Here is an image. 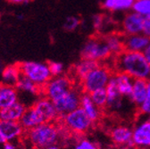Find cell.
Listing matches in <instances>:
<instances>
[{
  "label": "cell",
  "instance_id": "cell-37",
  "mask_svg": "<svg viewBox=\"0 0 150 149\" xmlns=\"http://www.w3.org/2000/svg\"><path fill=\"white\" fill-rule=\"evenodd\" d=\"M45 149H60L58 146H56V145H50V146H47V147H46Z\"/></svg>",
  "mask_w": 150,
  "mask_h": 149
},
{
  "label": "cell",
  "instance_id": "cell-6",
  "mask_svg": "<svg viewBox=\"0 0 150 149\" xmlns=\"http://www.w3.org/2000/svg\"><path fill=\"white\" fill-rule=\"evenodd\" d=\"M66 129L76 135H84L93 127V121L85 113V111L79 107L64 117L60 118Z\"/></svg>",
  "mask_w": 150,
  "mask_h": 149
},
{
  "label": "cell",
  "instance_id": "cell-2",
  "mask_svg": "<svg viewBox=\"0 0 150 149\" xmlns=\"http://www.w3.org/2000/svg\"><path fill=\"white\" fill-rule=\"evenodd\" d=\"M30 143L37 149H45L59 140V129L53 122H45L27 130Z\"/></svg>",
  "mask_w": 150,
  "mask_h": 149
},
{
  "label": "cell",
  "instance_id": "cell-23",
  "mask_svg": "<svg viewBox=\"0 0 150 149\" xmlns=\"http://www.w3.org/2000/svg\"><path fill=\"white\" fill-rule=\"evenodd\" d=\"M21 70L19 64H10L3 68L1 72V82L10 85L15 86L19 78L21 76Z\"/></svg>",
  "mask_w": 150,
  "mask_h": 149
},
{
  "label": "cell",
  "instance_id": "cell-10",
  "mask_svg": "<svg viewBox=\"0 0 150 149\" xmlns=\"http://www.w3.org/2000/svg\"><path fill=\"white\" fill-rule=\"evenodd\" d=\"M109 137L116 146L132 145L133 129L124 124L115 125L109 129Z\"/></svg>",
  "mask_w": 150,
  "mask_h": 149
},
{
  "label": "cell",
  "instance_id": "cell-30",
  "mask_svg": "<svg viewBox=\"0 0 150 149\" xmlns=\"http://www.w3.org/2000/svg\"><path fill=\"white\" fill-rule=\"evenodd\" d=\"M74 149H98V145L92 141L83 138L76 145Z\"/></svg>",
  "mask_w": 150,
  "mask_h": 149
},
{
  "label": "cell",
  "instance_id": "cell-27",
  "mask_svg": "<svg viewBox=\"0 0 150 149\" xmlns=\"http://www.w3.org/2000/svg\"><path fill=\"white\" fill-rule=\"evenodd\" d=\"M133 10L141 14L146 15L150 13V0H138L132 6Z\"/></svg>",
  "mask_w": 150,
  "mask_h": 149
},
{
  "label": "cell",
  "instance_id": "cell-18",
  "mask_svg": "<svg viewBox=\"0 0 150 149\" xmlns=\"http://www.w3.org/2000/svg\"><path fill=\"white\" fill-rule=\"evenodd\" d=\"M26 105L17 101L12 105L0 110V121H19L26 110Z\"/></svg>",
  "mask_w": 150,
  "mask_h": 149
},
{
  "label": "cell",
  "instance_id": "cell-14",
  "mask_svg": "<svg viewBox=\"0 0 150 149\" xmlns=\"http://www.w3.org/2000/svg\"><path fill=\"white\" fill-rule=\"evenodd\" d=\"M24 131L20 121H0V132L7 142L21 137Z\"/></svg>",
  "mask_w": 150,
  "mask_h": 149
},
{
  "label": "cell",
  "instance_id": "cell-22",
  "mask_svg": "<svg viewBox=\"0 0 150 149\" xmlns=\"http://www.w3.org/2000/svg\"><path fill=\"white\" fill-rule=\"evenodd\" d=\"M115 78L116 81V84L119 89L121 95L123 97H129L131 96L133 88V81L134 78L128 75L125 73H115Z\"/></svg>",
  "mask_w": 150,
  "mask_h": 149
},
{
  "label": "cell",
  "instance_id": "cell-34",
  "mask_svg": "<svg viewBox=\"0 0 150 149\" xmlns=\"http://www.w3.org/2000/svg\"><path fill=\"white\" fill-rule=\"evenodd\" d=\"M116 149H141V148H139V147L135 146L134 145H126L117 146Z\"/></svg>",
  "mask_w": 150,
  "mask_h": 149
},
{
  "label": "cell",
  "instance_id": "cell-36",
  "mask_svg": "<svg viewBox=\"0 0 150 149\" xmlns=\"http://www.w3.org/2000/svg\"><path fill=\"white\" fill-rule=\"evenodd\" d=\"M7 141L6 140V138H4V136L2 135V133L0 132V146H3Z\"/></svg>",
  "mask_w": 150,
  "mask_h": 149
},
{
  "label": "cell",
  "instance_id": "cell-11",
  "mask_svg": "<svg viewBox=\"0 0 150 149\" xmlns=\"http://www.w3.org/2000/svg\"><path fill=\"white\" fill-rule=\"evenodd\" d=\"M20 123L22 124L24 130H29L35 128L38 125L47 122L43 115L40 113L33 105L30 107H27L22 118L20 119Z\"/></svg>",
  "mask_w": 150,
  "mask_h": 149
},
{
  "label": "cell",
  "instance_id": "cell-38",
  "mask_svg": "<svg viewBox=\"0 0 150 149\" xmlns=\"http://www.w3.org/2000/svg\"><path fill=\"white\" fill-rule=\"evenodd\" d=\"M2 70H3V68L1 67V65H0V74H1V72H2Z\"/></svg>",
  "mask_w": 150,
  "mask_h": 149
},
{
  "label": "cell",
  "instance_id": "cell-29",
  "mask_svg": "<svg viewBox=\"0 0 150 149\" xmlns=\"http://www.w3.org/2000/svg\"><path fill=\"white\" fill-rule=\"evenodd\" d=\"M48 66L51 71V74L53 77L63 75L64 73V65L61 63L58 62H49Z\"/></svg>",
  "mask_w": 150,
  "mask_h": 149
},
{
  "label": "cell",
  "instance_id": "cell-15",
  "mask_svg": "<svg viewBox=\"0 0 150 149\" xmlns=\"http://www.w3.org/2000/svg\"><path fill=\"white\" fill-rule=\"evenodd\" d=\"M150 42V38L146 35L141 36L138 34L128 35L123 37V47L129 51H142L147 47Z\"/></svg>",
  "mask_w": 150,
  "mask_h": 149
},
{
  "label": "cell",
  "instance_id": "cell-3",
  "mask_svg": "<svg viewBox=\"0 0 150 149\" xmlns=\"http://www.w3.org/2000/svg\"><path fill=\"white\" fill-rule=\"evenodd\" d=\"M115 74L111 64L106 62H101L100 65L91 71L86 78L81 82L82 93L90 94L97 89L105 88L110 79Z\"/></svg>",
  "mask_w": 150,
  "mask_h": 149
},
{
  "label": "cell",
  "instance_id": "cell-16",
  "mask_svg": "<svg viewBox=\"0 0 150 149\" xmlns=\"http://www.w3.org/2000/svg\"><path fill=\"white\" fill-rule=\"evenodd\" d=\"M105 89L107 93V109L115 110L120 108L122 106V96L119 92L115 75L110 79L105 87Z\"/></svg>",
  "mask_w": 150,
  "mask_h": 149
},
{
  "label": "cell",
  "instance_id": "cell-5",
  "mask_svg": "<svg viewBox=\"0 0 150 149\" xmlns=\"http://www.w3.org/2000/svg\"><path fill=\"white\" fill-rule=\"evenodd\" d=\"M21 73L40 88H43L47 82L53 77L48 63L27 61L19 64Z\"/></svg>",
  "mask_w": 150,
  "mask_h": 149
},
{
  "label": "cell",
  "instance_id": "cell-12",
  "mask_svg": "<svg viewBox=\"0 0 150 149\" xmlns=\"http://www.w3.org/2000/svg\"><path fill=\"white\" fill-rule=\"evenodd\" d=\"M143 23L144 17L141 14L138 13H129L122 22V31L128 35L139 34L143 31Z\"/></svg>",
  "mask_w": 150,
  "mask_h": 149
},
{
  "label": "cell",
  "instance_id": "cell-31",
  "mask_svg": "<svg viewBox=\"0 0 150 149\" xmlns=\"http://www.w3.org/2000/svg\"><path fill=\"white\" fill-rule=\"evenodd\" d=\"M143 32L146 36L150 38V13L144 17L143 23Z\"/></svg>",
  "mask_w": 150,
  "mask_h": 149
},
{
  "label": "cell",
  "instance_id": "cell-20",
  "mask_svg": "<svg viewBox=\"0 0 150 149\" xmlns=\"http://www.w3.org/2000/svg\"><path fill=\"white\" fill-rule=\"evenodd\" d=\"M101 62L95 61V60H88V59H81V61L74 65L72 68V73L74 75L75 80L79 81V83L86 78L88 74L93 71L94 69L98 68L100 65Z\"/></svg>",
  "mask_w": 150,
  "mask_h": 149
},
{
  "label": "cell",
  "instance_id": "cell-35",
  "mask_svg": "<svg viewBox=\"0 0 150 149\" xmlns=\"http://www.w3.org/2000/svg\"><path fill=\"white\" fill-rule=\"evenodd\" d=\"M2 149H16V148H15V146H14L13 145H12L10 142H6V143L3 145Z\"/></svg>",
  "mask_w": 150,
  "mask_h": 149
},
{
  "label": "cell",
  "instance_id": "cell-28",
  "mask_svg": "<svg viewBox=\"0 0 150 149\" xmlns=\"http://www.w3.org/2000/svg\"><path fill=\"white\" fill-rule=\"evenodd\" d=\"M80 19L78 17H75V16H71V17H68L66 21L64 22V29L66 31H71L74 30L76 29L79 25H80Z\"/></svg>",
  "mask_w": 150,
  "mask_h": 149
},
{
  "label": "cell",
  "instance_id": "cell-19",
  "mask_svg": "<svg viewBox=\"0 0 150 149\" xmlns=\"http://www.w3.org/2000/svg\"><path fill=\"white\" fill-rule=\"evenodd\" d=\"M81 107L85 111V113L93 121V123H97L100 121L103 112L95 105L91 99L89 94L87 93H82L81 98Z\"/></svg>",
  "mask_w": 150,
  "mask_h": 149
},
{
  "label": "cell",
  "instance_id": "cell-17",
  "mask_svg": "<svg viewBox=\"0 0 150 149\" xmlns=\"http://www.w3.org/2000/svg\"><path fill=\"white\" fill-rule=\"evenodd\" d=\"M19 94L15 86L0 82V110L6 108L18 101Z\"/></svg>",
  "mask_w": 150,
  "mask_h": 149
},
{
  "label": "cell",
  "instance_id": "cell-4",
  "mask_svg": "<svg viewBox=\"0 0 150 149\" xmlns=\"http://www.w3.org/2000/svg\"><path fill=\"white\" fill-rule=\"evenodd\" d=\"M81 56V59L106 62L108 59L112 58V53L105 40L104 35L100 32H97L92 35L84 45Z\"/></svg>",
  "mask_w": 150,
  "mask_h": 149
},
{
  "label": "cell",
  "instance_id": "cell-7",
  "mask_svg": "<svg viewBox=\"0 0 150 149\" xmlns=\"http://www.w3.org/2000/svg\"><path fill=\"white\" fill-rule=\"evenodd\" d=\"M82 95L81 88L75 86L71 90L56 100L53 101L55 110L57 112L58 119L64 117L71 112L81 107V98Z\"/></svg>",
  "mask_w": 150,
  "mask_h": 149
},
{
  "label": "cell",
  "instance_id": "cell-8",
  "mask_svg": "<svg viewBox=\"0 0 150 149\" xmlns=\"http://www.w3.org/2000/svg\"><path fill=\"white\" fill-rule=\"evenodd\" d=\"M75 87L74 80L66 75L52 77L42 88V92L46 97L54 101L66 92Z\"/></svg>",
  "mask_w": 150,
  "mask_h": 149
},
{
  "label": "cell",
  "instance_id": "cell-13",
  "mask_svg": "<svg viewBox=\"0 0 150 149\" xmlns=\"http://www.w3.org/2000/svg\"><path fill=\"white\" fill-rule=\"evenodd\" d=\"M33 105L39 110V112L43 115L47 122H53L54 121H57V112L55 110L54 102L49 98L44 96L43 97L38 99L33 104Z\"/></svg>",
  "mask_w": 150,
  "mask_h": 149
},
{
  "label": "cell",
  "instance_id": "cell-32",
  "mask_svg": "<svg viewBox=\"0 0 150 149\" xmlns=\"http://www.w3.org/2000/svg\"><path fill=\"white\" fill-rule=\"evenodd\" d=\"M30 0H7V2L13 4V5H23V4H28Z\"/></svg>",
  "mask_w": 150,
  "mask_h": 149
},
{
  "label": "cell",
  "instance_id": "cell-25",
  "mask_svg": "<svg viewBox=\"0 0 150 149\" xmlns=\"http://www.w3.org/2000/svg\"><path fill=\"white\" fill-rule=\"evenodd\" d=\"M89 96L95 105L103 112V114H105V112L107 111V93L105 88L91 92Z\"/></svg>",
  "mask_w": 150,
  "mask_h": 149
},
{
  "label": "cell",
  "instance_id": "cell-21",
  "mask_svg": "<svg viewBox=\"0 0 150 149\" xmlns=\"http://www.w3.org/2000/svg\"><path fill=\"white\" fill-rule=\"evenodd\" d=\"M146 86L147 80L146 79H134L133 88L130 98L137 106H140L146 97Z\"/></svg>",
  "mask_w": 150,
  "mask_h": 149
},
{
  "label": "cell",
  "instance_id": "cell-9",
  "mask_svg": "<svg viewBox=\"0 0 150 149\" xmlns=\"http://www.w3.org/2000/svg\"><path fill=\"white\" fill-rule=\"evenodd\" d=\"M132 145L141 149H150V117L134 126Z\"/></svg>",
  "mask_w": 150,
  "mask_h": 149
},
{
  "label": "cell",
  "instance_id": "cell-1",
  "mask_svg": "<svg viewBox=\"0 0 150 149\" xmlns=\"http://www.w3.org/2000/svg\"><path fill=\"white\" fill-rule=\"evenodd\" d=\"M115 73H125L134 79H150V64L140 51L122 50L112 56Z\"/></svg>",
  "mask_w": 150,
  "mask_h": 149
},
{
  "label": "cell",
  "instance_id": "cell-24",
  "mask_svg": "<svg viewBox=\"0 0 150 149\" xmlns=\"http://www.w3.org/2000/svg\"><path fill=\"white\" fill-rule=\"evenodd\" d=\"M15 88L18 91H22L23 93H28L30 95H38L40 93L41 88H40L38 85H36L33 81H31L30 79L25 77L23 74H21L20 78H19Z\"/></svg>",
  "mask_w": 150,
  "mask_h": 149
},
{
  "label": "cell",
  "instance_id": "cell-33",
  "mask_svg": "<svg viewBox=\"0 0 150 149\" xmlns=\"http://www.w3.org/2000/svg\"><path fill=\"white\" fill-rule=\"evenodd\" d=\"M144 54H145V56H146L147 62H148L149 64H150V42H149V44L147 45V47L145 48V50H144Z\"/></svg>",
  "mask_w": 150,
  "mask_h": 149
},
{
  "label": "cell",
  "instance_id": "cell-26",
  "mask_svg": "<svg viewBox=\"0 0 150 149\" xmlns=\"http://www.w3.org/2000/svg\"><path fill=\"white\" fill-rule=\"evenodd\" d=\"M134 4V0H105L101 5L103 8L110 11L129 9Z\"/></svg>",
  "mask_w": 150,
  "mask_h": 149
}]
</instances>
